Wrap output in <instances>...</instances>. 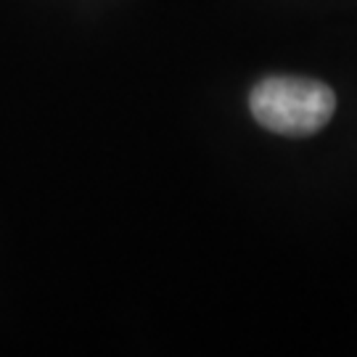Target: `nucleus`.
Wrapping results in <instances>:
<instances>
[{
	"label": "nucleus",
	"mask_w": 357,
	"mask_h": 357,
	"mask_svg": "<svg viewBox=\"0 0 357 357\" xmlns=\"http://www.w3.org/2000/svg\"><path fill=\"white\" fill-rule=\"evenodd\" d=\"M255 119L270 132L307 138L328 125L336 96L328 85L307 77H265L249 96Z\"/></svg>",
	"instance_id": "1"
}]
</instances>
